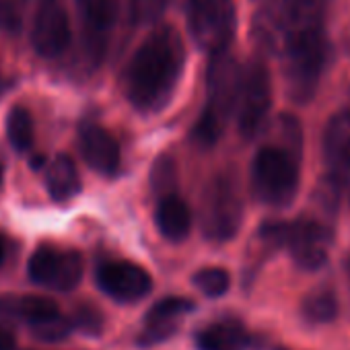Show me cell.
<instances>
[{"mask_svg": "<svg viewBox=\"0 0 350 350\" xmlns=\"http://www.w3.org/2000/svg\"><path fill=\"white\" fill-rule=\"evenodd\" d=\"M25 21V0H0V27L19 31Z\"/></svg>", "mask_w": 350, "mask_h": 350, "instance_id": "d4e9b609", "label": "cell"}, {"mask_svg": "<svg viewBox=\"0 0 350 350\" xmlns=\"http://www.w3.org/2000/svg\"><path fill=\"white\" fill-rule=\"evenodd\" d=\"M301 154L280 146L264 144L252 163V190L268 206H286L297 196Z\"/></svg>", "mask_w": 350, "mask_h": 350, "instance_id": "3957f363", "label": "cell"}, {"mask_svg": "<svg viewBox=\"0 0 350 350\" xmlns=\"http://www.w3.org/2000/svg\"><path fill=\"white\" fill-rule=\"evenodd\" d=\"M278 350H284V348H278Z\"/></svg>", "mask_w": 350, "mask_h": 350, "instance_id": "d6a6232c", "label": "cell"}, {"mask_svg": "<svg viewBox=\"0 0 350 350\" xmlns=\"http://www.w3.org/2000/svg\"><path fill=\"white\" fill-rule=\"evenodd\" d=\"M46 188L58 202L70 200L81 192V178L70 157L60 154L46 167Z\"/></svg>", "mask_w": 350, "mask_h": 350, "instance_id": "d6986e66", "label": "cell"}, {"mask_svg": "<svg viewBox=\"0 0 350 350\" xmlns=\"http://www.w3.org/2000/svg\"><path fill=\"white\" fill-rule=\"evenodd\" d=\"M167 7V0H130L132 15L138 23H154Z\"/></svg>", "mask_w": 350, "mask_h": 350, "instance_id": "4316f807", "label": "cell"}, {"mask_svg": "<svg viewBox=\"0 0 350 350\" xmlns=\"http://www.w3.org/2000/svg\"><path fill=\"white\" fill-rule=\"evenodd\" d=\"M243 217L239 190L229 175L217 178L204 188L202 194V231L213 241H227L237 235Z\"/></svg>", "mask_w": 350, "mask_h": 350, "instance_id": "277c9868", "label": "cell"}, {"mask_svg": "<svg viewBox=\"0 0 350 350\" xmlns=\"http://www.w3.org/2000/svg\"><path fill=\"white\" fill-rule=\"evenodd\" d=\"M194 284L206 297H221L231 286V276L225 268H202L194 274Z\"/></svg>", "mask_w": 350, "mask_h": 350, "instance_id": "603a6c76", "label": "cell"}, {"mask_svg": "<svg viewBox=\"0 0 350 350\" xmlns=\"http://www.w3.org/2000/svg\"><path fill=\"white\" fill-rule=\"evenodd\" d=\"M154 223L161 235L169 241H182L188 237L192 227V213L190 206L180 196H165L159 200L154 211Z\"/></svg>", "mask_w": 350, "mask_h": 350, "instance_id": "ac0fdd59", "label": "cell"}, {"mask_svg": "<svg viewBox=\"0 0 350 350\" xmlns=\"http://www.w3.org/2000/svg\"><path fill=\"white\" fill-rule=\"evenodd\" d=\"M79 146L83 159L101 175H113L120 169V146L116 138L97 124H85L79 132Z\"/></svg>", "mask_w": 350, "mask_h": 350, "instance_id": "5bb4252c", "label": "cell"}, {"mask_svg": "<svg viewBox=\"0 0 350 350\" xmlns=\"http://www.w3.org/2000/svg\"><path fill=\"white\" fill-rule=\"evenodd\" d=\"M5 252H7V245H5V239H3V235H0V264L5 262Z\"/></svg>", "mask_w": 350, "mask_h": 350, "instance_id": "4dcf8cb0", "label": "cell"}, {"mask_svg": "<svg viewBox=\"0 0 350 350\" xmlns=\"http://www.w3.org/2000/svg\"><path fill=\"white\" fill-rule=\"evenodd\" d=\"M31 42L40 56H60L70 44V23L58 0H42L31 27Z\"/></svg>", "mask_w": 350, "mask_h": 350, "instance_id": "30bf717a", "label": "cell"}, {"mask_svg": "<svg viewBox=\"0 0 350 350\" xmlns=\"http://www.w3.org/2000/svg\"><path fill=\"white\" fill-rule=\"evenodd\" d=\"M329 5L332 0H276L280 25L284 31V50L295 42L325 36Z\"/></svg>", "mask_w": 350, "mask_h": 350, "instance_id": "9c48e42d", "label": "cell"}, {"mask_svg": "<svg viewBox=\"0 0 350 350\" xmlns=\"http://www.w3.org/2000/svg\"><path fill=\"white\" fill-rule=\"evenodd\" d=\"M243 85V70L239 68L237 60L229 54H217L208 66V99L206 107L194 128V138L211 146L219 140L227 120L231 118L233 109H237L239 95Z\"/></svg>", "mask_w": 350, "mask_h": 350, "instance_id": "7a4b0ae2", "label": "cell"}, {"mask_svg": "<svg viewBox=\"0 0 350 350\" xmlns=\"http://www.w3.org/2000/svg\"><path fill=\"white\" fill-rule=\"evenodd\" d=\"M60 315L58 305L52 299L27 295V297H0V319L25 321L31 327L50 321Z\"/></svg>", "mask_w": 350, "mask_h": 350, "instance_id": "e0dca14e", "label": "cell"}, {"mask_svg": "<svg viewBox=\"0 0 350 350\" xmlns=\"http://www.w3.org/2000/svg\"><path fill=\"white\" fill-rule=\"evenodd\" d=\"M192 309L194 303L184 297H167L154 303L144 317V332L140 336V344L150 346L167 340L178 327V319Z\"/></svg>", "mask_w": 350, "mask_h": 350, "instance_id": "9a60e30c", "label": "cell"}, {"mask_svg": "<svg viewBox=\"0 0 350 350\" xmlns=\"http://www.w3.org/2000/svg\"><path fill=\"white\" fill-rule=\"evenodd\" d=\"M332 235L321 223L299 221L286 229V245L295 264L303 270H319L327 262Z\"/></svg>", "mask_w": 350, "mask_h": 350, "instance_id": "7c38bea8", "label": "cell"}, {"mask_svg": "<svg viewBox=\"0 0 350 350\" xmlns=\"http://www.w3.org/2000/svg\"><path fill=\"white\" fill-rule=\"evenodd\" d=\"M323 159L329 178L340 188H350V111L329 118L323 132Z\"/></svg>", "mask_w": 350, "mask_h": 350, "instance_id": "4fadbf2b", "label": "cell"}, {"mask_svg": "<svg viewBox=\"0 0 350 350\" xmlns=\"http://www.w3.org/2000/svg\"><path fill=\"white\" fill-rule=\"evenodd\" d=\"M99 288L120 303H132L146 297L152 288L150 274L132 262H105L97 270Z\"/></svg>", "mask_w": 350, "mask_h": 350, "instance_id": "8fae6325", "label": "cell"}, {"mask_svg": "<svg viewBox=\"0 0 350 350\" xmlns=\"http://www.w3.org/2000/svg\"><path fill=\"white\" fill-rule=\"evenodd\" d=\"M0 182H3V165H0Z\"/></svg>", "mask_w": 350, "mask_h": 350, "instance_id": "1f68e13d", "label": "cell"}, {"mask_svg": "<svg viewBox=\"0 0 350 350\" xmlns=\"http://www.w3.org/2000/svg\"><path fill=\"white\" fill-rule=\"evenodd\" d=\"M175 182H178V171H175V161L171 157H161L154 165H152V175H150V184L152 190L165 198V196H173L175 190Z\"/></svg>", "mask_w": 350, "mask_h": 350, "instance_id": "cb8c5ba5", "label": "cell"}, {"mask_svg": "<svg viewBox=\"0 0 350 350\" xmlns=\"http://www.w3.org/2000/svg\"><path fill=\"white\" fill-rule=\"evenodd\" d=\"M0 350H15V334L0 325Z\"/></svg>", "mask_w": 350, "mask_h": 350, "instance_id": "f1b7e54d", "label": "cell"}, {"mask_svg": "<svg viewBox=\"0 0 350 350\" xmlns=\"http://www.w3.org/2000/svg\"><path fill=\"white\" fill-rule=\"evenodd\" d=\"M44 163H46V159L40 154V157H33L31 159V165H33V169H40V167H44Z\"/></svg>", "mask_w": 350, "mask_h": 350, "instance_id": "f546056e", "label": "cell"}, {"mask_svg": "<svg viewBox=\"0 0 350 350\" xmlns=\"http://www.w3.org/2000/svg\"><path fill=\"white\" fill-rule=\"evenodd\" d=\"M7 136H9V142L19 150V152H25L31 148L33 144V120H31V113L29 109L17 105L9 111V118H7Z\"/></svg>", "mask_w": 350, "mask_h": 350, "instance_id": "7402d4cb", "label": "cell"}, {"mask_svg": "<svg viewBox=\"0 0 350 350\" xmlns=\"http://www.w3.org/2000/svg\"><path fill=\"white\" fill-rule=\"evenodd\" d=\"M87 29V44L93 58L103 54L105 36L118 17V0H75Z\"/></svg>", "mask_w": 350, "mask_h": 350, "instance_id": "2e32d148", "label": "cell"}, {"mask_svg": "<svg viewBox=\"0 0 350 350\" xmlns=\"http://www.w3.org/2000/svg\"><path fill=\"white\" fill-rule=\"evenodd\" d=\"M79 329H83L85 334H99L103 321L99 311H95L93 307H79L75 311V321H72Z\"/></svg>", "mask_w": 350, "mask_h": 350, "instance_id": "83f0119b", "label": "cell"}, {"mask_svg": "<svg viewBox=\"0 0 350 350\" xmlns=\"http://www.w3.org/2000/svg\"><path fill=\"white\" fill-rule=\"evenodd\" d=\"M233 0H190L188 25L194 42L213 56L229 52V42L235 33Z\"/></svg>", "mask_w": 350, "mask_h": 350, "instance_id": "5b68a950", "label": "cell"}, {"mask_svg": "<svg viewBox=\"0 0 350 350\" xmlns=\"http://www.w3.org/2000/svg\"><path fill=\"white\" fill-rule=\"evenodd\" d=\"M301 313L311 323H329L338 315V299L329 291H313L303 299Z\"/></svg>", "mask_w": 350, "mask_h": 350, "instance_id": "44dd1931", "label": "cell"}, {"mask_svg": "<svg viewBox=\"0 0 350 350\" xmlns=\"http://www.w3.org/2000/svg\"><path fill=\"white\" fill-rule=\"evenodd\" d=\"M70 321L64 317V315H58L50 321H44L40 325H33V334L40 338V340H46V342H56V340H62L70 334Z\"/></svg>", "mask_w": 350, "mask_h": 350, "instance_id": "484cf974", "label": "cell"}, {"mask_svg": "<svg viewBox=\"0 0 350 350\" xmlns=\"http://www.w3.org/2000/svg\"><path fill=\"white\" fill-rule=\"evenodd\" d=\"M29 278L56 291H72L83 278V258L72 250L38 247L29 258Z\"/></svg>", "mask_w": 350, "mask_h": 350, "instance_id": "ba28073f", "label": "cell"}, {"mask_svg": "<svg viewBox=\"0 0 350 350\" xmlns=\"http://www.w3.org/2000/svg\"><path fill=\"white\" fill-rule=\"evenodd\" d=\"M272 103V81L266 64L262 60H254L243 72L241 95L237 103V122L239 132L245 138H252L264 126Z\"/></svg>", "mask_w": 350, "mask_h": 350, "instance_id": "52a82bcc", "label": "cell"}, {"mask_svg": "<svg viewBox=\"0 0 350 350\" xmlns=\"http://www.w3.org/2000/svg\"><path fill=\"white\" fill-rule=\"evenodd\" d=\"M282 56L286 60V83L291 97L297 101L311 99L327 60L325 36L295 42L284 50Z\"/></svg>", "mask_w": 350, "mask_h": 350, "instance_id": "8992f818", "label": "cell"}, {"mask_svg": "<svg viewBox=\"0 0 350 350\" xmlns=\"http://www.w3.org/2000/svg\"><path fill=\"white\" fill-rule=\"evenodd\" d=\"M247 342L245 327L235 319L211 323L198 334V350H245Z\"/></svg>", "mask_w": 350, "mask_h": 350, "instance_id": "ffe728a7", "label": "cell"}, {"mask_svg": "<svg viewBox=\"0 0 350 350\" xmlns=\"http://www.w3.org/2000/svg\"><path fill=\"white\" fill-rule=\"evenodd\" d=\"M186 50L171 25L152 29L128 62L124 87L130 103L142 111L161 109L182 77Z\"/></svg>", "mask_w": 350, "mask_h": 350, "instance_id": "6da1fadb", "label": "cell"}]
</instances>
